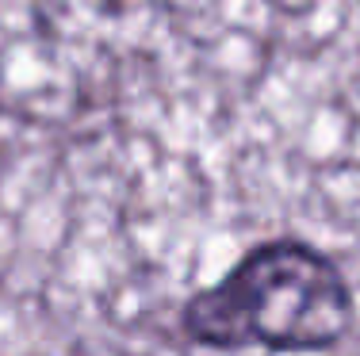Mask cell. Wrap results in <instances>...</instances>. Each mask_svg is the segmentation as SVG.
Wrapping results in <instances>:
<instances>
[{"label":"cell","mask_w":360,"mask_h":356,"mask_svg":"<svg viewBox=\"0 0 360 356\" xmlns=\"http://www.w3.org/2000/svg\"><path fill=\"white\" fill-rule=\"evenodd\" d=\"M180 329L203 349L326 352L353 329V291L311 242H261L180 307Z\"/></svg>","instance_id":"1"}]
</instances>
